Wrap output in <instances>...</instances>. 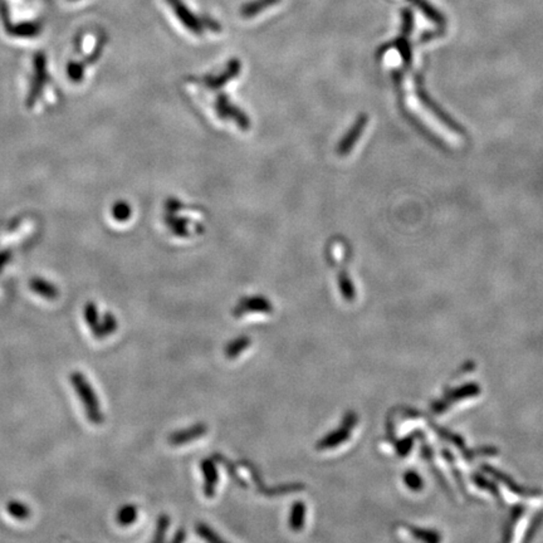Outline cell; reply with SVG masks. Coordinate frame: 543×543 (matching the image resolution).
<instances>
[{"label": "cell", "instance_id": "cell-12", "mask_svg": "<svg viewBox=\"0 0 543 543\" xmlns=\"http://www.w3.org/2000/svg\"><path fill=\"white\" fill-rule=\"evenodd\" d=\"M250 345V338L247 336H241L238 338H235L234 341L230 342L227 349H225V355L229 359H234L238 355H241V352L244 350L248 347Z\"/></svg>", "mask_w": 543, "mask_h": 543}, {"label": "cell", "instance_id": "cell-5", "mask_svg": "<svg viewBox=\"0 0 543 543\" xmlns=\"http://www.w3.org/2000/svg\"><path fill=\"white\" fill-rule=\"evenodd\" d=\"M207 425L204 424H196L191 428L188 429L180 430V431H176L173 436L169 438V442L173 445H181V444H187V442H191L194 439L200 438L201 436H204L207 433Z\"/></svg>", "mask_w": 543, "mask_h": 543}, {"label": "cell", "instance_id": "cell-15", "mask_svg": "<svg viewBox=\"0 0 543 543\" xmlns=\"http://www.w3.org/2000/svg\"><path fill=\"white\" fill-rule=\"evenodd\" d=\"M8 513L10 516L17 518V519H24L29 516V510L24 503L18 502V501H12L8 503Z\"/></svg>", "mask_w": 543, "mask_h": 543}, {"label": "cell", "instance_id": "cell-20", "mask_svg": "<svg viewBox=\"0 0 543 543\" xmlns=\"http://www.w3.org/2000/svg\"><path fill=\"white\" fill-rule=\"evenodd\" d=\"M196 530H198V533H199L204 540L209 541V542H224V540H221V537L215 535L214 531L210 530L208 526H205V524H202V523L198 524Z\"/></svg>", "mask_w": 543, "mask_h": 543}, {"label": "cell", "instance_id": "cell-17", "mask_svg": "<svg viewBox=\"0 0 543 543\" xmlns=\"http://www.w3.org/2000/svg\"><path fill=\"white\" fill-rule=\"evenodd\" d=\"M85 318L87 321L88 326L92 329H96V327L98 326L100 323V316H98V311L96 309L94 303H88L85 309Z\"/></svg>", "mask_w": 543, "mask_h": 543}, {"label": "cell", "instance_id": "cell-2", "mask_svg": "<svg viewBox=\"0 0 543 543\" xmlns=\"http://www.w3.org/2000/svg\"><path fill=\"white\" fill-rule=\"evenodd\" d=\"M166 3H168L169 7L173 9V12H174L175 15L178 17V19L180 20L181 24L187 28L189 32L198 34V35L204 33L205 24H204L202 15H201V17H198V15L184 3V0H166Z\"/></svg>", "mask_w": 543, "mask_h": 543}, {"label": "cell", "instance_id": "cell-13", "mask_svg": "<svg viewBox=\"0 0 543 543\" xmlns=\"http://www.w3.org/2000/svg\"><path fill=\"white\" fill-rule=\"evenodd\" d=\"M116 329H117V321H116L114 316L107 313V315H105L102 322L98 323L96 329H94V334L97 337H105L110 334H114Z\"/></svg>", "mask_w": 543, "mask_h": 543}, {"label": "cell", "instance_id": "cell-19", "mask_svg": "<svg viewBox=\"0 0 543 543\" xmlns=\"http://www.w3.org/2000/svg\"><path fill=\"white\" fill-rule=\"evenodd\" d=\"M402 34L408 35L411 33L414 27V13L409 8H405L402 10Z\"/></svg>", "mask_w": 543, "mask_h": 543}, {"label": "cell", "instance_id": "cell-10", "mask_svg": "<svg viewBox=\"0 0 543 543\" xmlns=\"http://www.w3.org/2000/svg\"><path fill=\"white\" fill-rule=\"evenodd\" d=\"M218 112L221 114V117H234L236 122L243 126V128H247L248 126V121L245 119L244 114H241L236 108L230 106L225 97H221L218 101Z\"/></svg>", "mask_w": 543, "mask_h": 543}, {"label": "cell", "instance_id": "cell-18", "mask_svg": "<svg viewBox=\"0 0 543 543\" xmlns=\"http://www.w3.org/2000/svg\"><path fill=\"white\" fill-rule=\"evenodd\" d=\"M32 287L37 293H40V295H43L46 298H54L57 295V291L54 289L53 286L44 283V281L35 282L32 284Z\"/></svg>", "mask_w": 543, "mask_h": 543}, {"label": "cell", "instance_id": "cell-1", "mask_svg": "<svg viewBox=\"0 0 543 543\" xmlns=\"http://www.w3.org/2000/svg\"><path fill=\"white\" fill-rule=\"evenodd\" d=\"M71 381H72V385H74L77 395L82 400V404L85 406L89 422H92V424H94V425L102 424L103 415H102L100 402H98L97 395L94 394L92 385L78 371H76L71 375Z\"/></svg>", "mask_w": 543, "mask_h": 543}, {"label": "cell", "instance_id": "cell-3", "mask_svg": "<svg viewBox=\"0 0 543 543\" xmlns=\"http://www.w3.org/2000/svg\"><path fill=\"white\" fill-rule=\"evenodd\" d=\"M270 311H273V306L264 297H249L239 302L234 309V316L244 315L247 312L270 313Z\"/></svg>", "mask_w": 543, "mask_h": 543}, {"label": "cell", "instance_id": "cell-9", "mask_svg": "<svg viewBox=\"0 0 543 543\" xmlns=\"http://www.w3.org/2000/svg\"><path fill=\"white\" fill-rule=\"evenodd\" d=\"M409 1L413 3L426 18H429L431 21H434L438 26L445 24L444 14L440 13L433 4H430L428 0H409Z\"/></svg>", "mask_w": 543, "mask_h": 543}, {"label": "cell", "instance_id": "cell-11", "mask_svg": "<svg viewBox=\"0 0 543 543\" xmlns=\"http://www.w3.org/2000/svg\"><path fill=\"white\" fill-rule=\"evenodd\" d=\"M304 518H306V506L303 502H295L291 510V517H289V527L293 531H300L304 526Z\"/></svg>", "mask_w": 543, "mask_h": 543}, {"label": "cell", "instance_id": "cell-4", "mask_svg": "<svg viewBox=\"0 0 543 543\" xmlns=\"http://www.w3.org/2000/svg\"><path fill=\"white\" fill-rule=\"evenodd\" d=\"M351 430L352 429H350L349 426L342 424L338 429L329 433V436H325L322 440L317 442V449H331V448L338 447L340 444H343L346 440H349Z\"/></svg>", "mask_w": 543, "mask_h": 543}, {"label": "cell", "instance_id": "cell-7", "mask_svg": "<svg viewBox=\"0 0 543 543\" xmlns=\"http://www.w3.org/2000/svg\"><path fill=\"white\" fill-rule=\"evenodd\" d=\"M201 469L204 473V479H205V484H204V493L205 496L214 497L215 487H216V483H218V470L215 467L214 462L212 459H205L201 463Z\"/></svg>", "mask_w": 543, "mask_h": 543}, {"label": "cell", "instance_id": "cell-21", "mask_svg": "<svg viewBox=\"0 0 543 543\" xmlns=\"http://www.w3.org/2000/svg\"><path fill=\"white\" fill-rule=\"evenodd\" d=\"M169 523H170V519H169L168 516L164 515V516H161L160 518H159L157 530H156V536H155L154 542H161V541H164L165 532L168 530Z\"/></svg>", "mask_w": 543, "mask_h": 543}, {"label": "cell", "instance_id": "cell-6", "mask_svg": "<svg viewBox=\"0 0 543 543\" xmlns=\"http://www.w3.org/2000/svg\"><path fill=\"white\" fill-rule=\"evenodd\" d=\"M282 0H249L241 7V15L243 18H253L263 13L268 8L279 4Z\"/></svg>", "mask_w": 543, "mask_h": 543}, {"label": "cell", "instance_id": "cell-8", "mask_svg": "<svg viewBox=\"0 0 543 543\" xmlns=\"http://www.w3.org/2000/svg\"><path fill=\"white\" fill-rule=\"evenodd\" d=\"M366 125V117L362 116L360 117L357 122H356L354 128L350 130L349 134L346 135V137L343 139L340 146H338V154L346 155L349 154L350 148H352L355 145L356 140L359 139V136L361 135V131Z\"/></svg>", "mask_w": 543, "mask_h": 543}, {"label": "cell", "instance_id": "cell-14", "mask_svg": "<svg viewBox=\"0 0 543 543\" xmlns=\"http://www.w3.org/2000/svg\"><path fill=\"white\" fill-rule=\"evenodd\" d=\"M136 517H137L136 507L135 506H125L117 513V522L120 523L121 526H130L135 522Z\"/></svg>", "mask_w": 543, "mask_h": 543}, {"label": "cell", "instance_id": "cell-16", "mask_svg": "<svg viewBox=\"0 0 543 543\" xmlns=\"http://www.w3.org/2000/svg\"><path fill=\"white\" fill-rule=\"evenodd\" d=\"M338 284H340V289H341V293L343 295V297L347 301H352L355 298V288H354V286H352V283L350 281V278L346 275V273L340 275Z\"/></svg>", "mask_w": 543, "mask_h": 543}, {"label": "cell", "instance_id": "cell-22", "mask_svg": "<svg viewBox=\"0 0 543 543\" xmlns=\"http://www.w3.org/2000/svg\"><path fill=\"white\" fill-rule=\"evenodd\" d=\"M184 538H185V533H184V530H180L178 533H176V536L174 537V542H181V541H184Z\"/></svg>", "mask_w": 543, "mask_h": 543}]
</instances>
